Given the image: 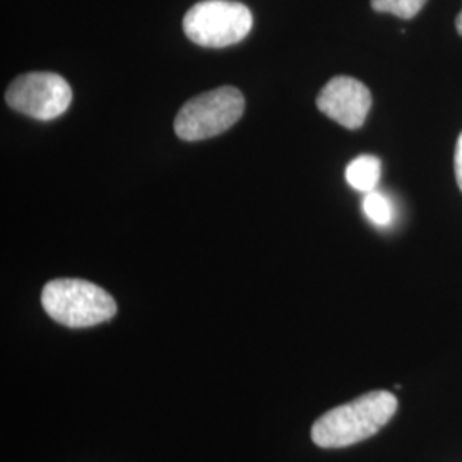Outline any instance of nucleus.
I'll return each instance as SVG.
<instances>
[{
  "label": "nucleus",
  "instance_id": "obj_10",
  "mask_svg": "<svg viewBox=\"0 0 462 462\" xmlns=\"http://www.w3.org/2000/svg\"><path fill=\"white\" fill-rule=\"evenodd\" d=\"M454 166H456V179L459 183V189L462 190V133L457 139V146H456V158H454Z\"/></svg>",
  "mask_w": 462,
  "mask_h": 462
},
{
  "label": "nucleus",
  "instance_id": "obj_4",
  "mask_svg": "<svg viewBox=\"0 0 462 462\" xmlns=\"http://www.w3.org/2000/svg\"><path fill=\"white\" fill-rule=\"evenodd\" d=\"M252 26L254 17L250 9L233 0L199 2L183 17L187 38L206 49H225L240 43Z\"/></svg>",
  "mask_w": 462,
  "mask_h": 462
},
{
  "label": "nucleus",
  "instance_id": "obj_8",
  "mask_svg": "<svg viewBox=\"0 0 462 462\" xmlns=\"http://www.w3.org/2000/svg\"><path fill=\"white\" fill-rule=\"evenodd\" d=\"M364 213L377 226H389L394 219V208L391 200L377 190L365 194Z\"/></svg>",
  "mask_w": 462,
  "mask_h": 462
},
{
  "label": "nucleus",
  "instance_id": "obj_9",
  "mask_svg": "<svg viewBox=\"0 0 462 462\" xmlns=\"http://www.w3.org/2000/svg\"><path fill=\"white\" fill-rule=\"evenodd\" d=\"M427 0H372V7L377 13H387L401 19H411L416 16Z\"/></svg>",
  "mask_w": 462,
  "mask_h": 462
},
{
  "label": "nucleus",
  "instance_id": "obj_3",
  "mask_svg": "<svg viewBox=\"0 0 462 462\" xmlns=\"http://www.w3.org/2000/svg\"><path fill=\"white\" fill-rule=\"evenodd\" d=\"M245 110L240 89L221 86L189 99L175 118V133L187 143L204 141L226 133Z\"/></svg>",
  "mask_w": 462,
  "mask_h": 462
},
{
  "label": "nucleus",
  "instance_id": "obj_7",
  "mask_svg": "<svg viewBox=\"0 0 462 462\" xmlns=\"http://www.w3.org/2000/svg\"><path fill=\"white\" fill-rule=\"evenodd\" d=\"M380 160L372 154L355 158L346 168V180L353 189L368 194L374 192L380 180Z\"/></svg>",
  "mask_w": 462,
  "mask_h": 462
},
{
  "label": "nucleus",
  "instance_id": "obj_6",
  "mask_svg": "<svg viewBox=\"0 0 462 462\" xmlns=\"http://www.w3.org/2000/svg\"><path fill=\"white\" fill-rule=\"evenodd\" d=\"M317 106L324 116L349 131L360 129L372 106L370 89L355 78L337 76L322 88Z\"/></svg>",
  "mask_w": 462,
  "mask_h": 462
},
{
  "label": "nucleus",
  "instance_id": "obj_2",
  "mask_svg": "<svg viewBox=\"0 0 462 462\" xmlns=\"http://www.w3.org/2000/svg\"><path fill=\"white\" fill-rule=\"evenodd\" d=\"M42 305L55 322L72 329L98 326L116 314L112 295L84 280L50 281L42 291Z\"/></svg>",
  "mask_w": 462,
  "mask_h": 462
},
{
  "label": "nucleus",
  "instance_id": "obj_5",
  "mask_svg": "<svg viewBox=\"0 0 462 462\" xmlns=\"http://www.w3.org/2000/svg\"><path fill=\"white\" fill-rule=\"evenodd\" d=\"M7 105L36 120H53L66 114L72 89L66 79L53 72H30L16 78L5 91Z\"/></svg>",
  "mask_w": 462,
  "mask_h": 462
},
{
  "label": "nucleus",
  "instance_id": "obj_1",
  "mask_svg": "<svg viewBox=\"0 0 462 462\" xmlns=\"http://www.w3.org/2000/svg\"><path fill=\"white\" fill-rule=\"evenodd\" d=\"M396 411L397 399L393 393H368L320 416L312 427V440L324 448L358 444L385 427Z\"/></svg>",
  "mask_w": 462,
  "mask_h": 462
},
{
  "label": "nucleus",
  "instance_id": "obj_11",
  "mask_svg": "<svg viewBox=\"0 0 462 462\" xmlns=\"http://www.w3.org/2000/svg\"><path fill=\"white\" fill-rule=\"evenodd\" d=\"M456 28H457V32L462 34V11L461 14L456 19Z\"/></svg>",
  "mask_w": 462,
  "mask_h": 462
}]
</instances>
